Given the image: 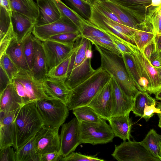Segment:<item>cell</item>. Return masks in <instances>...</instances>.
Returning a JSON list of instances; mask_svg holds the SVG:
<instances>
[{
    "label": "cell",
    "mask_w": 161,
    "mask_h": 161,
    "mask_svg": "<svg viewBox=\"0 0 161 161\" xmlns=\"http://www.w3.org/2000/svg\"><path fill=\"white\" fill-rule=\"evenodd\" d=\"M14 123L16 150L34 137L44 125L37 109L36 101L30 102L21 107L16 115Z\"/></svg>",
    "instance_id": "7a4b0ae2"
},
{
    "label": "cell",
    "mask_w": 161,
    "mask_h": 161,
    "mask_svg": "<svg viewBox=\"0 0 161 161\" xmlns=\"http://www.w3.org/2000/svg\"><path fill=\"white\" fill-rule=\"evenodd\" d=\"M16 37L11 21L9 28L4 36L0 39V57L5 53L13 39Z\"/></svg>",
    "instance_id": "60d3db41"
},
{
    "label": "cell",
    "mask_w": 161,
    "mask_h": 161,
    "mask_svg": "<svg viewBox=\"0 0 161 161\" xmlns=\"http://www.w3.org/2000/svg\"><path fill=\"white\" fill-rule=\"evenodd\" d=\"M154 42L156 51L159 52L161 50V35L155 36Z\"/></svg>",
    "instance_id": "11a10c76"
},
{
    "label": "cell",
    "mask_w": 161,
    "mask_h": 161,
    "mask_svg": "<svg viewBox=\"0 0 161 161\" xmlns=\"http://www.w3.org/2000/svg\"><path fill=\"white\" fill-rule=\"evenodd\" d=\"M94 45L100 55V67L114 77L126 94L135 98L140 91L131 80L121 56Z\"/></svg>",
    "instance_id": "277c9868"
},
{
    "label": "cell",
    "mask_w": 161,
    "mask_h": 161,
    "mask_svg": "<svg viewBox=\"0 0 161 161\" xmlns=\"http://www.w3.org/2000/svg\"><path fill=\"white\" fill-rule=\"evenodd\" d=\"M87 105L91 107L101 118L106 120L112 117V99L110 80Z\"/></svg>",
    "instance_id": "e0dca14e"
},
{
    "label": "cell",
    "mask_w": 161,
    "mask_h": 161,
    "mask_svg": "<svg viewBox=\"0 0 161 161\" xmlns=\"http://www.w3.org/2000/svg\"><path fill=\"white\" fill-rule=\"evenodd\" d=\"M42 42L46 55L48 72L63 61L74 50V47L52 41Z\"/></svg>",
    "instance_id": "2e32d148"
},
{
    "label": "cell",
    "mask_w": 161,
    "mask_h": 161,
    "mask_svg": "<svg viewBox=\"0 0 161 161\" xmlns=\"http://www.w3.org/2000/svg\"><path fill=\"white\" fill-rule=\"evenodd\" d=\"M121 56L131 80L140 91L142 92L140 77L134 62L132 54L122 53Z\"/></svg>",
    "instance_id": "1f68e13d"
},
{
    "label": "cell",
    "mask_w": 161,
    "mask_h": 161,
    "mask_svg": "<svg viewBox=\"0 0 161 161\" xmlns=\"http://www.w3.org/2000/svg\"><path fill=\"white\" fill-rule=\"evenodd\" d=\"M157 107L159 109L160 111V113L158 114V115L159 119H161V102H158V103Z\"/></svg>",
    "instance_id": "94428289"
},
{
    "label": "cell",
    "mask_w": 161,
    "mask_h": 161,
    "mask_svg": "<svg viewBox=\"0 0 161 161\" xmlns=\"http://www.w3.org/2000/svg\"><path fill=\"white\" fill-rule=\"evenodd\" d=\"M80 32L82 37H102L112 41L110 36L106 34L93 26L85 24L84 22V20L83 24L80 29Z\"/></svg>",
    "instance_id": "ab89813d"
},
{
    "label": "cell",
    "mask_w": 161,
    "mask_h": 161,
    "mask_svg": "<svg viewBox=\"0 0 161 161\" xmlns=\"http://www.w3.org/2000/svg\"><path fill=\"white\" fill-rule=\"evenodd\" d=\"M155 53L156 57L159 62L161 66V53L156 51Z\"/></svg>",
    "instance_id": "91938a15"
},
{
    "label": "cell",
    "mask_w": 161,
    "mask_h": 161,
    "mask_svg": "<svg viewBox=\"0 0 161 161\" xmlns=\"http://www.w3.org/2000/svg\"><path fill=\"white\" fill-rule=\"evenodd\" d=\"M19 109L10 112L0 111V150L9 146L16 149L14 120Z\"/></svg>",
    "instance_id": "9a60e30c"
},
{
    "label": "cell",
    "mask_w": 161,
    "mask_h": 161,
    "mask_svg": "<svg viewBox=\"0 0 161 161\" xmlns=\"http://www.w3.org/2000/svg\"><path fill=\"white\" fill-rule=\"evenodd\" d=\"M0 39L7 32L11 21V17L3 7L0 8Z\"/></svg>",
    "instance_id": "ee69618b"
},
{
    "label": "cell",
    "mask_w": 161,
    "mask_h": 161,
    "mask_svg": "<svg viewBox=\"0 0 161 161\" xmlns=\"http://www.w3.org/2000/svg\"><path fill=\"white\" fill-rule=\"evenodd\" d=\"M95 156H90L74 152L65 157H61V161H103V159L96 157Z\"/></svg>",
    "instance_id": "7bdbcfd3"
},
{
    "label": "cell",
    "mask_w": 161,
    "mask_h": 161,
    "mask_svg": "<svg viewBox=\"0 0 161 161\" xmlns=\"http://www.w3.org/2000/svg\"><path fill=\"white\" fill-rule=\"evenodd\" d=\"M34 54L31 72L37 80L42 82L47 74L46 55L42 42L33 36Z\"/></svg>",
    "instance_id": "d6986e66"
},
{
    "label": "cell",
    "mask_w": 161,
    "mask_h": 161,
    "mask_svg": "<svg viewBox=\"0 0 161 161\" xmlns=\"http://www.w3.org/2000/svg\"><path fill=\"white\" fill-rule=\"evenodd\" d=\"M92 45L89 40L82 36L75 43L68 77L65 81L70 89L84 81L95 71L91 64Z\"/></svg>",
    "instance_id": "6da1fadb"
},
{
    "label": "cell",
    "mask_w": 161,
    "mask_h": 161,
    "mask_svg": "<svg viewBox=\"0 0 161 161\" xmlns=\"http://www.w3.org/2000/svg\"><path fill=\"white\" fill-rule=\"evenodd\" d=\"M12 82L25 104L50 98L46 94L42 82L34 77L30 71L20 70Z\"/></svg>",
    "instance_id": "52a82bcc"
},
{
    "label": "cell",
    "mask_w": 161,
    "mask_h": 161,
    "mask_svg": "<svg viewBox=\"0 0 161 161\" xmlns=\"http://www.w3.org/2000/svg\"><path fill=\"white\" fill-rule=\"evenodd\" d=\"M117 4L126 6H147L151 4L152 0H109Z\"/></svg>",
    "instance_id": "bcb514c9"
},
{
    "label": "cell",
    "mask_w": 161,
    "mask_h": 161,
    "mask_svg": "<svg viewBox=\"0 0 161 161\" xmlns=\"http://www.w3.org/2000/svg\"><path fill=\"white\" fill-rule=\"evenodd\" d=\"M158 72L160 77L161 79V68L156 69Z\"/></svg>",
    "instance_id": "6125c7cd"
},
{
    "label": "cell",
    "mask_w": 161,
    "mask_h": 161,
    "mask_svg": "<svg viewBox=\"0 0 161 161\" xmlns=\"http://www.w3.org/2000/svg\"><path fill=\"white\" fill-rule=\"evenodd\" d=\"M141 24L150 29L155 36L161 35V5L148 7L145 21Z\"/></svg>",
    "instance_id": "484cf974"
},
{
    "label": "cell",
    "mask_w": 161,
    "mask_h": 161,
    "mask_svg": "<svg viewBox=\"0 0 161 161\" xmlns=\"http://www.w3.org/2000/svg\"><path fill=\"white\" fill-rule=\"evenodd\" d=\"M90 15L85 19L86 24L93 26L108 35L112 40L118 39L126 43L135 45L133 36L136 29L114 21L105 16L92 5L90 6Z\"/></svg>",
    "instance_id": "5b68a950"
},
{
    "label": "cell",
    "mask_w": 161,
    "mask_h": 161,
    "mask_svg": "<svg viewBox=\"0 0 161 161\" xmlns=\"http://www.w3.org/2000/svg\"><path fill=\"white\" fill-rule=\"evenodd\" d=\"M80 32L79 28L70 20L61 16L58 20L47 24L36 26L32 34L41 41L50 36L64 33Z\"/></svg>",
    "instance_id": "7c38bea8"
},
{
    "label": "cell",
    "mask_w": 161,
    "mask_h": 161,
    "mask_svg": "<svg viewBox=\"0 0 161 161\" xmlns=\"http://www.w3.org/2000/svg\"><path fill=\"white\" fill-rule=\"evenodd\" d=\"M81 37L80 32L64 33L52 36L47 40L52 41L74 47L76 42Z\"/></svg>",
    "instance_id": "d590c367"
},
{
    "label": "cell",
    "mask_w": 161,
    "mask_h": 161,
    "mask_svg": "<svg viewBox=\"0 0 161 161\" xmlns=\"http://www.w3.org/2000/svg\"><path fill=\"white\" fill-rule=\"evenodd\" d=\"M105 7L112 12L122 22L127 26L138 29V24L129 14L109 0H98Z\"/></svg>",
    "instance_id": "4316f807"
},
{
    "label": "cell",
    "mask_w": 161,
    "mask_h": 161,
    "mask_svg": "<svg viewBox=\"0 0 161 161\" xmlns=\"http://www.w3.org/2000/svg\"><path fill=\"white\" fill-rule=\"evenodd\" d=\"M124 141L119 145H115L111 154L119 161H161L150 153L140 142Z\"/></svg>",
    "instance_id": "30bf717a"
},
{
    "label": "cell",
    "mask_w": 161,
    "mask_h": 161,
    "mask_svg": "<svg viewBox=\"0 0 161 161\" xmlns=\"http://www.w3.org/2000/svg\"><path fill=\"white\" fill-rule=\"evenodd\" d=\"M0 66L3 68L11 82L14 77L20 70L6 53L0 57Z\"/></svg>",
    "instance_id": "8d00e7d4"
},
{
    "label": "cell",
    "mask_w": 161,
    "mask_h": 161,
    "mask_svg": "<svg viewBox=\"0 0 161 161\" xmlns=\"http://www.w3.org/2000/svg\"><path fill=\"white\" fill-rule=\"evenodd\" d=\"M138 29L133 38L135 45L143 53L146 46L153 40L155 35L151 30L143 25H139Z\"/></svg>",
    "instance_id": "f1b7e54d"
},
{
    "label": "cell",
    "mask_w": 161,
    "mask_h": 161,
    "mask_svg": "<svg viewBox=\"0 0 161 161\" xmlns=\"http://www.w3.org/2000/svg\"><path fill=\"white\" fill-rule=\"evenodd\" d=\"M11 21L17 41L21 42L32 34L36 21L20 13L13 11Z\"/></svg>",
    "instance_id": "ffe728a7"
},
{
    "label": "cell",
    "mask_w": 161,
    "mask_h": 161,
    "mask_svg": "<svg viewBox=\"0 0 161 161\" xmlns=\"http://www.w3.org/2000/svg\"><path fill=\"white\" fill-rule=\"evenodd\" d=\"M42 83L47 96L60 100L67 105L72 90L68 86L65 81L47 76L42 80Z\"/></svg>",
    "instance_id": "ac0fdd59"
},
{
    "label": "cell",
    "mask_w": 161,
    "mask_h": 161,
    "mask_svg": "<svg viewBox=\"0 0 161 161\" xmlns=\"http://www.w3.org/2000/svg\"><path fill=\"white\" fill-rule=\"evenodd\" d=\"M106 120L102 118L98 122H79L81 143L95 145L112 142L115 136Z\"/></svg>",
    "instance_id": "9c48e42d"
},
{
    "label": "cell",
    "mask_w": 161,
    "mask_h": 161,
    "mask_svg": "<svg viewBox=\"0 0 161 161\" xmlns=\"http://www.w3.org/2000/svg\"><path fill=\"white\" fill-rule=\"evenodd\" d=\"M155 103H156L155 99L151 96L147 92L139 91L135 97L131 111L136 116L142 117L146 106Z\"/></svg>",
    "instance_id": "d6a6232c"
},
{
    "label": "cell",
    "mask_w": 161,
    "mask_h": 161,
    "mask_svg": "<svg viewBox=\"0 0 161 161\" xmlns=\"http://www.w3.org/2000/svg\"><path fill=\"white\" fill-rule=\"evenodd\" d=\"M33 36V35L31 34L27 36L22 42L24 53L30 71L32 69L34 54Z\"/></svg>",
    "instance_id": "f35d334b"
},
{
    "label": "cell",
    "mask_w": 161,
    "mask_h": 161,
    "mask_svg": "<svg viewBox=\"0 0 161 161\" xmlns=\"http://www.w3.org/2000/svg\"><path fill=\"white\" fill-rule=\"evenodd\" d=\"M86 4L91 6L92 5L96 0H81Z\"/></svg>",
    "instance_id": "6f0895ef"
},
{
    "label": "cell",
    "mask_w": 161,
    "mask_h": 161,
    "mask_svg": "<svg viewBox=\"0 0 161 161\" xmlns=\"http://www.w3.org/2000/svg\"><path fill=\"white\" fill-rule=\"evenodd\" d=\"M0 7L3 8L12 17L13 11L10 0H0Z\"/></svg>",
    "instance_id": "db71d44e"
},
{
    "label": "cell",
    "mask_w": 161,
    "mask_h": 161,
    "mask_svg": "<svg viewBox=\"0 0 161 161\" xmlns=\"http://www.w3.org/2000/svg\"><path fill=\"white\" fill-rule=\"evenodd\" d=\"M130 113L125 115L112 116L108 120L115 136L123 141L130 140L132 123Z\"/></svg>",
    "instance_id": "603a6c76"
},
{
    "label": "cell",
    "mask_w": 161,
    "mask_h": 161,
    "mask_svg": "<svg viewBox=\"0 0 161 161\" xmlns=\"http://www.w3.org/2000/svg\"><path fill=\"white\" fill-rule=\"evenodd\" d=\"M130 48L133 52L132 56L140 77L142 92L155 94L161 90V79L157 69L135 45H131Z\"/></svg>",
    "instance_id": "8992f818"
},
{
    "label": "cell",
    "mask_w": 161,
    "mask_h": 161,
    "mask_svg": "<svg viewBox=\"0 0 161 161\" xmlns=\"http://www.w3.org/2000/svg\"><path fill=\"white\" fill-rule=\"evenodd\" d=\"M62 157L60 151L50 152L41 155L40 161H59Z\"/></svg>",
    "instance_id": "816d5d0a"
},
{
    "label": "cell",
    "mask_w": 161,
    "mask_h": 161,
    "mask_svg": "<svg viewBox=\"0 0 161 161\" xmlns=\"http://www.w3.org/2000/svg\"><path fill=\"white\" fill-rule=\"evenodd\" d=\"M140 142L153 155L159 158L158 153L161 147V135L157 133L154 129H151Z\"/></svg>",
    "instance_id": "4dcf8cb0"
},
{
    "label": "cell",
    "mask_w": 161,
    "mask_h": 161,
    "mask_svg": "<svg viewBox=\"0 0 161 161\" xmlns=\"http://www.w3.org/2000/svg\"><path fill=\"white\" fill-rule=\"evenodd\" d=\"M0 111L12 112L25 104L12 82L0 93Z\"/></svg>",
    "instance_id": "44dd1931"
},
{
    "label": "cell",
    "mask_w": 161,
    "mask_h": 161,
    "mask_svg": "<svg viewBox=\"0 0 161 161\" xmlns=\"http://www.w3.org/2000/svg\"><path fill=\"white\" fill-rule=\"evenodd\" d=\"M89 40L92 44L97 45L109 51L121 56V53L111 40L104 38L83 37Z\"/></svg>",
    "instance_id": "74e56055"
},
{
    "label": "cell",
    "mask_w": 161,
    "mask_h": 161,
    "mask_svg": "<svg viewBox=\"0 0 161 161\" xmlns=\"http://www.w3.org/2000/svg\"><path fill=\"white\" fill-rule=\"evenodd\" d=\"M35 139V136L16 150V161H40L41 155L36 152Z\"/></svg>",
    "instance_id": "83f0119b"
},
{
    "label": "cell",
    "mask_w": 161,
    "mask_h": 161,
    "mask_svg": "<svg viewBox=\"0 0 161 161\" xmlns=\"http://www.w3.org/2000/svg\"><path fill=\"white\" fill-rule=\"evenodd\" d=\"M155 51H156L153 40L152 42L146 46L144 49L143 53L147 60L150 62L152 54Z\"/></svg>",
    "instance_id": "f5cc1de1"
},
{
    "label": "cell",
    "mask_w": 161,
    "mask_h": 161,
    "mask_svg": "<svg viewBox=\"0 0 161 161\" xmlns=\"http://www.w3.org/2000/svg\"><path fill=\"white\" fill-rule=\"evenodd\" d=\"M59 136L60 151L62 157H66L74 152L77 147L81 144L80 138V123L76 117L62 125Z\"/></svg>",
    "instance_id": "8fae6325"
},
{
    "label": "cell",
    "mask_w": 161,
    "mask_h": 161,
    "mask_svg": "<svg viewBox=\"0 0 161 161\" xmlns=\"http://www.w3.org/2000/svg\"><path fill=\"white\" fill-rule=\"evenodd\" d=\"M72 111L79 122H98L102 118L91 107L88 105L78 107L73 109Z\"/></svg>",
    "instance_id": "836d02e7"
},
{
    "label": "cell",
    "mask_w": 161,
    "mask_h": 161,
    "mask_svg": "<svg viewBox=\"0 0 161 161\" xmlns=\"http://www.w3.org/2000/svg\"><path fill=\"white\" fill-rule=\"evenodd\" d=\"M13 11L24 14L36 21L39 14V8L34 0H10Z\"/></svg>",
    "instance_id": "d4e9b609"
},
{
    "label": "cell",
    "mask_w": 161,
    "mask_h": 161,
    "mask_svg": "<svg viewBox=\"0 0 161 161\" xmlns=\"http://www.w3.org/2000/svg\"><path fill=\"white\" fill-rule=\"evenodd\" d=\"M112 41L120 51L121 54L122 53L131 55L133 53V52L130 47V46L133 44H128L118 39H114Z\"/></svg>",
    "instance_id": "681fc988"
},
{
    "label": "cell",
    "mask_w": 161,
    "mask_h": 161,
    "mask_svg": "<svg viewBox=\"0 0 161 161\" xmlns=\"http://www.w3.org/2000/svg\"><path fill=\"white\" fill-rule=\"evenodd\" d=\"M36 1H37V0H36Z\"/></svg>",
    "instance_id": "003e7915"
},
{
    "label": "cell",
    "mask_w": 161,
    "mask_h": 161,
    "mask_svg": "<svg viewBox=\"0 0 161 161\" xmlns=\"http://www.w3.org/2000/svg\"><path fill=\"white\" fill-rule=\"evenodd\" d=\"M55 5L61 16L70 20L79 29L80 31L84 18L73 9L69 7L61 0H49Z\"/></svg>",
    "instance_id": "f546056e"
},
{
    "label": "cell",
    "mask_w": 161,
    "mask_h": 161,
    "mask_svg": "<svg viewBox=\"0 0 161 161\" xmlns=\"http://www.w3.org/2000/svg\"><path fill=\"white\" fill-rule=\"evenodd\" d=\"M58 129L43 126L35 136V147L40 155L60 150V142Z\"/></svg>",
    "instance_id": "5bb4252c"
},
{
    "label": "cell",
    "mask_w": 161,
    "mask_h": 161,
    "mask_svg": "<svg viewBox=\"0 0 161 161\" xmlns=\"http://www.w3.org/2000/svg\"><path fill=\"white\" fill-rule=\"evenodd\" d=\"M156 103L151 105H147L144 108L143 114L142 117L147 121L152 117L155 114H158L160 112L159 109L156 107Z\"/></svg>",
    "instance_id": "c3c4849f"
},
{
    "label": "cell",
    "mask_w": 161,
    "mask_h": 161,
    "mask_svg": "<svg viewBox=\"0 0 161 161\" xmlns=\"http://www.w3.org/2000/svg\"><path fill=\"white\" fill-rule=\"evenodd\" d=\"M159 52H160V53H161V50H160V51H159Z\"/></svg>",
    "instance_id": "03108f58"
},
{
    "label": "cell",
    "mask_w": 161,
    "mask_h": 161,
    "mask_svg": "<svg viewBox=\"0 0 161 161\" xmlns=\"http://www.w3.org/2000/svg\"><path fill=\"white\" fill-rule=\"evenodd\" d=\"M110 84L112 99V116L125 115L130 113L135 98L126 94L117 80L112 75Z\"/></svg>",
    "instance_id": "4fadbf2b"
},
{
    "label": "cell",
    "mask_w": 161,
    "mask_h": 161,
    "mask_svg": "<svg viewBox=\"0 0 161 161\" xmlns=\"http://www.w3.org/2000/svg\"><path fill=\"white\" fill-rule=\"evenodd\" d=\"M12 146L0 150V161H16L15 151Z\"/></svg>",
    "instance_id": "7dc6e473"
},
{
    "label": "cell",
    "mask_w": 161,
    "mask_h": 161,
    "mask_svg": "<svg viewBox=\"0 0 161 161\" xmlns=\"http://www.w3.org/2000/svg\"><path fill=\"white\" fill-rule=\"evenodd\" d=\"M39 14L36 26L47 24L60 18L61 15L53 3L49 0H37Z\"/></svg>",
    "instance_id": "7402d4cb"
},
{
    "label": "cell",
    "mask_w": 161,
    "mask_h": 161,
    "mask_svg": "<svg viewBox=\"0 0 161 161\" xmlns=\"http://www.w3.org/2000/svg\"><path fill=\"white\" fill-rule=\"evenodd\" d=\"M73 52L63 61L49 71L47 76L65 81L68 77Z\"/></svg>",
    "instance_id": "e575fe53"
},
{
    "label": "cell",
    "mask_w": 161,
    "mask_h": 161,
    "mask_svg": "<svg viewBox=\"0 0 161 161\" xmlns=\"http://www.w3.org/2000/svg\"><path fill=\"white\" fill-rule=\"evenodd\" d=\"M158 126L161 128V119H159L158 124Z\"/></svg>",
    "instance_id": "e7e4bbea"
},
{
    "label": "cell",
    "mask_w": 161,
    "mask_h": 161,
    "mask_svg": "<svg viewBox=\"0 0 161 161\" xmlns=\"http://www.w3.org/2000/svg\"><path fill=\"white\" fill-rule=\"evenodd\" d=\"M111 75L101 67L95 70L89 77L72 89L66 105L69 110L87 105L110 80Z\"/></svg>",
    "instance_id": "3957f363"
},
{
    "label": "cell",
    "mask_w": 161,
    "mask_h": 161,
    "mask_svg": "<svg viewBox=\"0 0 161 161\" xmlns=\"http://www.w3.org/2000/svg\"><path fill=\"white\" fill-rule=\"evenodd\" d=\"M5 53L20 70L30 71L24 53L22 42H18L16 37L11 42Z\"/></svg>",
    "instance_id": "cb8c5ba5"
},
{
    "label": "cell",
    "mask_w": 161,
    "mask_h": 161,
    "mask_svg": "<svg viewBox=\"0 0 161 161\" xmlns=\"http://www.w3.org/2000/svg\"><path fill=\"white\" fill-rule=\"evenodd\" d=\"M11 82L6 73L0 66V93Z\"/></svg>",
    "instance_id": "f907efd6"
},
{
    "label": "cell",
    "mask_w": 161,
    "mask_h": 161,
    "mask_svg": "<svg viewBox=\"0 0 161 161\" xmlns=\"http://www.w3.org/2000/svg\"><path fill=\"white\" fill-rule=\"evenodd\" d=\"M155 94V98L158 100H161V90L157 92Z\"/></svg>",
    "instance_id": "680465c9"
},
{
    "label": "cell",
    "mask_w": 161,
    "mask_h": 161,
    "mask_svg": "<svg viewBox=\"0 0 161 161\" xmlns=\"http://www.w3.org/2000/svg\"><path fill=\"white\" fill-rule=\"evenodd\" d=\"M64 0L76 9L83 18L87 20L89 19L90 15V8H88L87 6L89 5L81 0Z\"/></svg>",
    "instance_id": "b9f144b4"
},
{
    "label": "cell",
    "mask_w": 161,
    "mask_h": 161,
    "mask_svg": "<svg viewBox=\"0 0 161 161\" xmlns=\"http://www.w3.org/2000/svg\"><path fill=\"white\" fill-rule=\"evenodd\" d=\"M92 5L96 9L105 16L114 21L124 25L112 12L105 7L98 0H96Z\"/></svg>",
    "instance_id": "f6af8a7d"
},
{
    "label": "cell",
    "mask_w": 161,
    "mask_h": 161,
    "mask_svg": "<svg viewBox=\"0 0 161 161\" xmlns=\"http://www.w3.org/2000/svg\"><path fill=\"white\" fill-rule=\"evenodd\" d=\"M36 102L44 125L59 129L69 114L66 105L60 100L51 98L38 100Z\"/></svg>",
    "instance_id": "ba28073f"
},
{
    "label": "cell",
    "mask_w": 161,
    "mask_h": 161,
    "mask_svg": "<svg viewBox=\"0 0 161 161\" xmlns=\"http://www.w3.org/2000/svg\"><path fill=\"white\" fill-rule=\"evenodd\" d=\"M158 158L161 161V147L158 153Z\"/></svg>",
    "instance_id": "be15d7a7"
},
{
    "label": "cell",
    "mask_w": 161,
    "mask_h": 161,
    "mask_svg": "<svg viewBox=\"0 0 161 161\" xmlns=\"http://www.w3.org/2000/svg\"><path fill=\"white\" fill-rule=\"evenodd\" d=\"M161 5V0H152L151 4L149 6L156 7Z\"/></svg>",
    "instance_id": "9f6ffc18"
}]
</instances>
